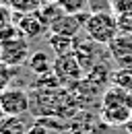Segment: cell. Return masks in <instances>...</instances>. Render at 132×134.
<instances>
[{"label": "cell", "instance_id": "1", "mask_svg": "<svg viewBox=\"0 0 132 134\" xmlns=\"http://www.w3.org/2000/svg\"><path fill=\"white\" fill-rule=\"evenodd\" d=\"M101 118L109 126H126V122L132 118L130 93L118 87H109L101 95Z\"/></svg>", "mask_w": 132, "mask_h": 134}, {"label": "cell", "instance_id": "2", "mask_svg": "<svg viewBox=\"0 0 132 134\" xmlns=\"http://www.w3.org/2000/svg\"><path fill=\"white\" fill-rule=\"evenodd\" d=\"M85 33H87V37H91L93 41H97L101 46H109L120 35L116 13H112V10H93L91 17L87 19Z\"/></svg>", "mask_w": 132, "mask_h": 134}, {"label": "cell", "instance_id": "3", "mask_svg": "<svg viewBox=\"0 0 132 134\" xmlns=\"http://www.w3.org/2000/svg\"><path fill=\"white\" fill-rule=\"evenodd\" d=\"M52 72H54V76L58 79V83L64 85V87H76V85H81L82 81H85V76H87L74 54L54 58Z\"/></svg>", "mask_w": 132, "mask_h": 134}, {"label": "cell", "instance_id": "4", "mask_svg": "<svg viewBox=\"0 0 132 134\" xmlns=\"http://www.w3.org/2000/svg\"><path fill=\"white\" fill-rule=\"evenodd\" d=\"M105 54H109V50H103V46L97 43V41H93L91 37H87V39H76L74 56H76L79 64L82 66L85 74L91 72L97 64H101V60H103Z\"/></svg>", "mask_w": 132, "mask_h": 134}, {"label": "cell", "instance_id": "5", "mask_svg": "<svg viewBox=\"0 0 132 134\" xmlns=\"http://www.w3.org/2000/svg\"><path fill=\"white\" fill-rule=\"evenodd\" d=\"M0 105L6 116H25L31 109V99L23 89L6 87L0 93Z\"/></svg>", "mask_w": 132, "mask_h": 134}, {"label": "cell", "instance_id": "6", "mask_svg": "<svg viewBox=\"0 0 132 134\" xmlns=\"http://www.w3.org/2000/svg\"><path fill=\"white\" fill-rule=\"evenodd\" d=\"M0 60L13 68L21 66L25 60H29V43H27V39L25 37H16L13 41L4 43L0 48Z\"/></svg>", "mask_w": 132, "mask_h": 134}, {"label": "cell", "instance_id": "7", "mask_svg": "<svg viewBox=\"0 0 132 134\" xmlns=\"http://www.w3.org/2000/svg\"><path fill=\"white\" fill-rule=\"evenodd\" d=\"M13 15L16 17V29H19L21 37H25V39H37L39 35H43L48 31V27L37 17V10L25 13V15H21V13H13Z\"/></svg>", "mask_w": 132, "mask_h": 134}, {"label": "cell", "instance_id": "8", "mask_svg": "<svg viewBox=\"0 0 132 134\" xmlns=\"http://www.w3.org/2000/svg\"><path fill=\"white\" fill-rule=\"evenodd\" d=\"M107 50H109V58L118 66H132V35L120 33L107 46Z\"/></svg>", "mask_w": 132, "mask_h": 134}, {"label": "cell", "instance_id": "9", "mask_svg": "<svg viewBox=\"0 0 132 134\" xmlns=\"http://www.w3.org/2000/svg\"><path fill=\"white\" fill-rule=\"evenodd\" d=\"M48 46L54 50L56 58H58V56H68V54H74L76 37H66V35L50 33V37H48Z\"/></svg>", "mask_w": 132, "mask_h": 134}, {"label": "cell", "instance_id": "10", "mask_svg": "<svg viewBox=\"0 0 132 134\" xmlns=\"http://www.w3.org/2000/svg\"><path fill=\"white\" fill-rule=\"evenodd\" d=\"M27 66L31 68L37 76H43V74H50V72H52V68H54V60L50 58L48 52H41V50H39V52H35V54L29 56Z\"/></svg>", "mask_w": 132, "mask_h": 134}, {"label": "cell", "instance_id": "11", "mask_svg": "<svg viewBox=\"0 0 132 134\" xmlns=\"http://www.w3.org/2000/svg\"><path fill=\"white\" fill-rule=\"evenodd\" d=\"M66 13H64V8L58 4V2H43L39 8H37V17L41 19V23L48 27V31H50V27L58 21V19H62Z\"/></svg>", "mask_w": 132, "mask_h": 134}, {"label": "cell", "instance_id": "12", "mask_svg": "<svg viewBox=\"0 0 132 134\" xmlns=\"http://www.w3.org/2000/svg\"><path fill=\"white\" fill-rule=\"evenodd\" d=\"M112 87H118L126 93L132 91V66H120L112 72V79H109Z\"/></svg>", "mask_w": 132, "mask_h": 134}, {"label": "cell", "instance_id": "13", "mask_svg": "<svg viewBox=\"0 0 132 134\" xmlns=\"http://www.w3.org/2000/svg\"><path fill=\"white\" fill-rule=\"evenodd\" d=\"M8 2V6L13 8V13H21V15H25V13H35L43 2L41 0H6Z\"/></svg>", "mask_w": 132, "mask_h": 134}, {"label": "cell", "instance_id": "14", "mask_svg": "<svg viewBox=\"0 0 132 134\" xmlns=\"http://www.w3.org/2000/svg\"><path fill=\"white\" fill-rule=\"evenodd\" d=\"M58 4L64 8L66 15H76V13L91 10L89 8V0H58Z\"/></svg>", "mask_w": 132, "mask_h": 134}, {"label": "cell", "instance_id": "15", "mask_svg": "<svg viewBox=\"0 0 132 134\" xmlns=\"http://www.w3.org/2000/svg\"><path fill=\"white\" fill-rule=\"evenodd\" d=\"M116 17H118L120 33L132 35V10H128V13H120V15H116Z\"/></svg>", "mask_w": 132, "mask_h": 134}, {"label": "cell", "instance_id": "16", "mask_svg": "<svg viewBox=\"0 0 132 134\" xmlns=\"http://www.w3.org/2000/svg\"><path fill=\"white\" fill-rule=\"evenodd\" d=\"M13 72H15V68L8 66V64H4V62L0 60V93L6 89V85H8V81H10Z\"/></svg>", "mask_w": 132, "mask_h": 134}, {"label": "cell", "instance_id": "17", "mask_svg": "<svg viewBox=\"0 0 132 134\" xmlns=\"http://www.w3.org/2000/svg\"><path fill=\"white\" fill-rule=\"evenodd\" d=\"M27 134H50V132H48V128H46V124L39 120V122H33L31 126H29Z\"/></svg>", "mask_w": 132, "mask_h": 134}, {"label": "cell", "instance_id": "18", "mask_svg": "<svg viewBox=\"0 0 132 134\" xmlns=\"http://www.w3.org/2000/svg\"><path fill=\"white\" fill-rule=\"evenodd\" d=\"M10 10L8 8H4V6H0V27H4V25H8L10 23Z\"/></svg>", "mask_w": 132, "mask_h": 134}, {"label": "cell", "instance_id": "19", "mask_svg": "<svg viewBox=\"0 0 132 134\" xmlns=\"http://www.w3.org/2000/svg\"><path fill=\"white\" fill-rule=\"evenodd\" d=\"M0 134H15L8 126H4V124H0Z\"/></svg>", "mask_w": 132, "mask_h": 134}, {"label": "cell", "instance_id": "20", "mask_svg": "<svg viewBox=\"0 0 132 134\" xmlns=\"http://www.w3.org/2000/svg\"><path fill=\"white\" fill-rule=\"evenodd\" d=\"M4 118H6V114H4V109H2V105H0V124L4 122Z\"/></svg>", "mask_w": 132, "mask_h": 134}, {"label": "cell", "instance_id": "21", "mask_svg": "<svg viewBox=\"0 0 132 134\" xmlns=\"http://www.w3.org/2000/svg\"><path fill=\"white\" fill-rule=\"evenodd\" d=\"M41 2H58V0H41Z\"/></svg>", "mask_w": 132, "mask_h": 134}, {"label": "cell", "instance_id": "22", "mask_svg": "<svg viewBox=\"0 0 132 134\" xmlns=\"http://www.w3.org/2000/svg\"><path fill=\"white\" fill-rule=\"evenodd\" d=\"M130 107H132V91H130Z\"/></svg>", "mask_w": 132, "mask_h": 134}, {"label": "cell", "instance_id": "23", "mask_svg": "<svg viewBox=\"0 0 132 134\" xmlns=\"http://www.w3.org/2000/svg\"><path fill=\"white\" fill-rule=\"evenodd\" d=\"M89 2H91V0H89Z\"/></svg>", "mask_w": 132, "mask_h": 134}]
</instances>
